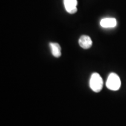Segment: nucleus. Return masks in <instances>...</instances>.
<instances>
[{"mask_svg":"<svg viewBox=\"0 0 126 126\" xmlns=\"http://www.w3.org/2000/svg\"><path fill=\"white\" fill-rule=\"evenodd\" d=\"M89 85L91 89L94 92H99L102 89L103 85V81L101 76L98 73L92 74L91 75Z\"/></svg>","mask_w":126,"mask_h":126,"instance_id":"nucleus-1","label":"nucleus"},{"mask_svg":"<svg viewBox=\"0 0 126 126\" xmlns=\"http://www.w3.org/2000/svg\"><path fill=\"white\" fill-rule=\"evenodd\" d=\"M106 86L110 90H119L121 86V81L120 77L115 73L110 74L107 79Z\"/></svg>","mask_w":126,"mask_h":126,"instance_id":"nucleus-2","label":"nucleus"},{"mask_svg":"<svg viewBox=\"0 0 126 126\" xmlns=\"http://www.w3.org/2000/svg\"><path fill=\"white\" fill-rule=\"evenodd\" d=\"M64 7L68 13L73 14L77 12V0H64Z\"/></svg>","mask_w":126,"mask_h":126,"instance_id":"nucleus-3","label":"nucleus"},{"mask_svg":"<svg viewBox=\"0 0 126 126\" xmlns=\"http://www.w3.org/2000/svg\"><path fill=\"white\" fill-rule=\"evenodd\" d=\"M79 45L84 49H88L92 46V41L89 36L82 35L79 39Z\"/></svg>","mask_w":126,"mask_h":126,"instance_id":"nucleus-4","label":"nucleus"},{"mask_svg":"<svg viewBox=\"0 0 126 126\" xmlns=\"http://www.w3.org/2000/svg\"><path fill=\"white\" fill-rule=\"evenodd\" d=\"M100 26L105 28H114L117 25V21L116 19L113 18H104L100 20Z\"/></svg>","mask_w":126,"mask_h":126,"instance_id":"nucleus-5","label":"nucleus"},{"mask_svg":"<svg viewBox=\"0 0 126 126\" xmlns=\"http://www.w3.org/2000/svg\"><path fill=\"white\" fill-rule=\"evenodd\" d=\"M50 47L51 48V53L55 57H60L61 55V48L59 43H50Z\"/></svg>","mask_w":126,"mask_h":126,"instance_id":"nucleus-6","label":"nucleus"}]
</instances>
